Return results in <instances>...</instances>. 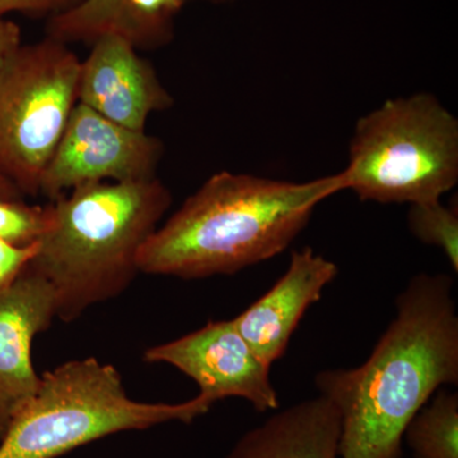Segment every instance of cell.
Wrapping results in <instances>:
<instances>
[{
	"instance_id": "obj_1",
	"label": "cell",
	"mask_w": 458,
	"mask_h": 458,
	"mask_svg": "<svg viewBox=\"0 0 458 458\" xmlns=\"http://www.w3.org/2000/svg\"><path fill=\"white\" fill-rule=\"evenodd\" d=\"M396 310L361 366L316 376L319 394L339 412L340 458H401L411 419L443 386L457 385L454 279L418 274Z\"/></svg>"
},
{
	"instance_id": "obj_2",
	"label": "cell",
	"mask_w": 458,
	"mask_h": 458,
	"mask_svg": "<svg viewBox=\"0 0 458 458\" xmlns=\"http://www.w3.org/2000/svg\"><path fill=\"white\" fill-rule=\"evenodd\" d=\"M340 191L342 172L309 182L218 172L150 234L138 267L181 279L233 276L285 251L316 207Z\"/></svg>"
},
{
	"instance_id": "obj_3",
	"label": "cell",
	"mask_w": 458,
	"mask_h": 458,
	"mask_svg": "<svg viewBox=\"0 0 458 458\" xmlns=\"http://www.w3.org/2000/svg\"><path fill=\"white\" fill-rule=\"evenodd\" d=\"M171 201L157 177L89 183L51 201L50 227L27 267L49 284L56 318L74 321L131 284L141 247Z\"/></svg>"
},
{
	"instance_id": "obj_4",
	"label": "cell",
	"mask_w": 458,
	"mask_h": 458,
	"mask_svg": "<svg viewBox=\"0 0 458 458\" xmlns=\"http://www.w3.org/2000/svg\"><path fill=\"white\" fill-rule=\"evenodd\" d=\"M212 406L200 394L179 403L135 401L111 364L66 361L41 376L38 393L0 439V458H57L111 434L191 423Z\"/></svg>"
},
{
	"instance_id": "obj_5",
	"label": "cell",
	"mask_w": 458,
	"mask_h": 458,
	"mask_svg": "<svg viewBox=\"0 0 458 458\" xmlns=\"http://www.w3.org/2000/svg\"><path fill=\"white\" fill-rule=\"evenodd\" d=\"M342 174L363 201H439L457 185V119L429 93L388 99L358 122Z\"/></svg>"
},
{
	"instance_id": "obj_6",
	"label": "cell",
	"mask_w": 458,
	"mask_h": 458,
	"mask_svg": "<svg viewBox=\"0 0 458 458\" xmlns=\"http://www.w3.org/2000/svg\"><path fill=\"white\" fill-rule=\"evenodd\" d=\"M81 59L47 36L21 45L0 68V174L21 192L40 194L42 174L75 105Z\"/></svg>"
},
{
	"instance_id": "obj_7",
	"label": "cell",
	"mask_w": 458,
	"mask_h": 458,
	"mask_svg": "<svg viewBox=\"0 0 458 458\" xmlns=\"http://www.w3.org/2000/svg\"><path fill=\"white\" fill-rule=\"evenodd\" d=\"M164 152L158 138L119 125L78 102L42 174L40 194L53 201L89 183L156 179Z\"/></svg>"
},
{
	"instance_id": "obj_8",
	"label": "cell",
	"mask_w": 458,
	"mask_h": 458,
	"mask_svg": "<svg viewBox=\"0 0 458 458\" xmlns=\"http://www.w3.org/2000/svg\"><path fill=\"white\" fill-rule=\"evenodd\" d=\"M144 360L170 364L181 370L212 405L237 397L251 403L256 411L279 409L271 366L252 351L233 319L210 321L194 333L152 346L144 352Z\"/></svg>"
},
{
	"instance_id": "obj_9",
	"label": "cell",
	"mask_w": 458,
	"mask_h": 458,
	"mask_svg": "<svg viewBox=\"0 0 458 458\" xmlns=\"http://www.w3.org/2000/svg\"><path fill=\"white\" fill-rule=\"evenodd\" d=\"M81 60L78 102L111 120L146 131L150 114L168 110L174 98L155 66L119 35L104 33Z\"/></svg>"
},
{
	"instance_id": "obj_10",
	"label": "cell",
	"mask_w": 458,
	"mask_h": 458,
	"mask_svg": "<svg viewBox=\"0 0 458 458\" xmlns=\"http://www.w3.org/2000/svg\"><path fill=\"white\" fill-rule=\"evenodd\" d=\"M56 318L49 284L26 267L0 292V439L38 393L41 377L32 364V343Z\"/></svg>"
},
{
	"instance_id": "obj_11",
	"label": "cell",
	"mask_w": 458,
	"mask_h": 458,
	"mask_svg": "<svg viewBox=\"0 0 458 458\" xmlns=\"http://www.w3.org/2000/svg\"><path fill=\"white\" fill-rule=\"evenodd\" d=\"M337 276L335 262L311 247L292 252L288 269L267 293L233 318L237 330L265 363L273 366L288 348L304 313Z\"/></svg>"
},
{
	"instance_id": "obj_12",
	"label": "cell",
	"mask_w": 458,
	"mask_h": 458,
	"mask_svg": "<svg viewBox=\"0 0 458 458\" xmlns=\"http://www.w3.org/2000/svg\"><path fill=\"white\" fill-rule=\"evenodd\" d=\"M339 441V412L319 394L250 429L225 458H340Z\"/></svg>"
},
{
	"instance_id": "obj_13",
	"label": "cell",
	"mask_w": 458,
	"mask_h": 458,
	"mask_svg": "<svg viewBox=\"0 0 458 458\" xmlns=\"http://www.w3.org/2000/svg\"><path fill=\"white\" fill-rule=\"evenodd\" d=\"M188 2L113 0L99 26L98 38L104 33H114L131 42L138 51L158 49L174 38V17Z\"/></svg>"
},
{
	"instance_id": "obj_14",
	"label": "cell",
	"mask_w": 458,
	"mask_h": 458,
	"mask_svg": "<svg viewBox=\"0 0 458 458\" xmlns=\"http://www.w3.org/2000/svg\"><path fill=\"white\" fill-rule=\"evenodd\" d=\"M414 458H458V394L438 390L406 427Z\"/></svg>"
},
{
	"instance_id": "obj_15",
	"label": "cell",
	"mask_w": 458,
	"mask_h": 458,
	"mask_svg": "<svg viewBox=\"0 0 458 458\" xmlns=\"http://www.w3.org/2000/svg\"><path fill=\"white\" fill-rule=\"evenodd\" d=\"M408 225L412 236L426 245L438 247L458 271V210L457 204L445 207L439 201L410 205Z\"/></svg>"
},
{
	"instance_id": "obj_16",
	"label": "cell",
	"mask_w": 458,
	"mask_h": 458,
	"mask_svg": "<svg viewBox=\"0 0 458 458\" xmlns=\"http://www.w3.org/2000/svg\"><path fill=\"white\" fill-rule=\"evenodd\" d=\"M53 218L51 203L30 205L23 199L0 198V240L14 246H31L47 233Z\"/></svg>"
},
{
	"instance_id": "obj_17",
	"label": "cell",
	"mask_w": 458,
	"mask_h": 458,
	"mask_svg": "<svg viewBox=\"0 0 458 458\" xmlns=\"http://www.w3.org/2000/svg\"><path fill=\"white\" fill-rule=\"evenodd\" d=\"M113 0H82L75 7L50 17L47 36L69 45L72 42L92 44Z\"/></svg>"
},
{
	"instance_id": "obj_18",
	"label": "cell",
	"mask_w": 458,
	"mask_h": 458,
	"mask_svg": "<svg viewBox=\"0 0 458 458\" xmlns=\"http://www.w3.org/2000/svg\"><path fill=\"white\" fill-rule=\"evenodd\" d=\"M38 249V242L22 247L0 240V292L5 291L20 278Z\"/></svg>"
},
{
	"instance_id": "obj_19",
	"label": "cell",
	"mask_w": 458,
	"mask_h": 458,
	"mask_svg": "<svg viewBox=\"0 0 458 458\" xmlns=\"http://www.w3.org/2000/svg\"><path fill=\"white\" fill-rule=\"evenodd\" d=\"M82 0H0V17L23 13L33 17H54L75 7Z\"/></svg>"
},
{
	"instance_id": "obj_20",
	"label": "cell",
	"mask_w": 458,
	"mask_h": 458,
	"mask_svg": "<svg viewBox=\"0 0 458 458\" xmlns=\"http://www.w3.org/2000/svg\"><path fill=\"white\" fill-rule=\"evenodd\" d=\"M22 45V33L20 26L12 21L0 17V68L7 63Z\"/></svg>"
},
{
	"instance_id": "obj_21",
	"label": "cell",
	"mask_w": 458,
	"mask_h": 458,
	"mask_svg": "<svg viewBox=\"0 0 458 458\" xmlns=\"http://www.w3.org/2000/svg\"><path fill=\"white\" fill-rule=\"evenodd\" d=\"M0 198L23 199L25 197H23L22 192H21L20 190H18L16 186L7 179V177H4L0 174Z\"/></svg>"
},
{
	"instance_id": "obj_22",
	"label": "cell",
	"mask_w": 458,
	"mask_h": 458,
	"mask_svg": "<svg viewBox=\"0 0 458 458\" xmlns=\"http://www.w3.org/2000/svg\"><path fill=\"white\" fill-rule=\"evenodd\" d=\"M207 2L223 3V2H228V0H207Z\"/></svg>"
}]
</instances>
